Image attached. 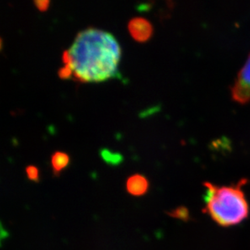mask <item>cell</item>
<instances>
[{
  "instance_id": "cell-1",
  "label": "cell",
  "mask_w": 250,
  "mask_h": 250,
  "mask_svg": "<svg viewBox=\"0 0 250 250\" xmlns=\"http://www.w3.org/2000/svg\"><path fill=\"white\" fill-rule=\"evenodd\" d=\"M69 50L73 56L74 71L78 81H103L115 76L121 50L111 34L87 29L79 34Z\"/></svg>"
},
{
  "instance_id": "cell-2",
  "label": "cell",
  "mask_w": 250,
  "mask_h": 250,
  "mask_svg": "<svg viewBox=\"0 0 250 250\" xmlns=\"http://www.w3.org/2000/svg\"><path fill=\"white\" fill-rule=\"evenodd\" d=\"M244 183L231 187H218L209 182L204 184L206 212L220 226H234L248 216V202L241 189Z\"/></svg>"
},
{
  "instance_id": "cell-3",
  "label": "cell",
  "mask_w": 250,
  "mask_h": 250,
  "mask_svg": "<svg viewBox=\"0 0 250 250\" xmlns=\"http://www.w3.org/2000/svg\"><path fill=\"white\" fill-rule=\"evenodd\" d=\"M231 95L232 98L241 104H245L250 100V55L239 72L231 89Z\"/></svg>"
},
{
  "instance_id": "cell-4",
  "label": "cell",
  "mask_w": 250,
  "mask_h": 250,
  "mask_svg": "<svg viewBox=\"0 0 250 250\" xmlns=\"http://www.w3.org/2000/svg\"><path fill=\"white\" fill-rule=\"evenodd\" d=\"M128 30L136 42H145L153 34V26L147 20L143 17H135L128 23Z\"/></svg>"
},
{
  "instance_id": "cell-5",
  "label": "cell",
  "mask_w": 250,
  "mask_h": 250,
  "mask_svg": "<svg viewBox=\"0 0 250 250\" xmlns=\"http://www.w3.org/2000/svg\"><path fill=\"white\" fill-rule=\"evenodd\" d=\"M148 187V181L143 175H133L128 178L126 182V189L132 195H144L147 191Z\"/></svg>"
},
{
  "instance_id": "cell-6",
  "label": "cell",
  "mask_w": 250,
  "mask_h": 250,
  "mask_svg": "<svg viewBox=\"0 0 250 250\" xmlns=\"http://www.w3.org/2000/svg\"><path fill=\"white\" fill-rule=\"evenodd\" d=\"M69 163L70 156L63 151H55L51 156V166L55 175L60 174V172L68 166Z\"/></svg>"
},
{
  "instance_id": "cell-7",
  "label": "cell",
  "mask_w": 250,
  "mask_h": 250,
  "mask_svg": "<svg viewBox=\"0 0 250 250\" xmlns=\"http://www.w3.org/2000/svg\"><path fill=\"white\" fill-rule=\"evenodd\" d=\"M100 155L103 159V161L110 166H118L123 161V156L122 154L113 152L106 148L102 149L100 151Z\"/></svg>"
},
{
  "instance_id": "cell-8",
  "label": "cell",
  "mask_w": 250,
  "mask_h": 250,
  "mask_svg": "<svg viewBox=\"0 0 250 250\" xmlns=\"http://www.w3.org/2000/svg\"><path fill=\"white\" fill-rule=\"evenodd\" d=\"M27 177L33 182H38L39 181V170L36 166H29L26 167Z\"/></svg>"
},
{
  "instance_id": "cell-9",
  "label": "cell",
  "mask_w": 250,
  "mask_h": 250,
  "mask_svg": "<svg viewBox=\"0 0 250 250\" xmlns=\"http://www.w3.org/2000/svg\"><path fill=\"white\" fill-rule=\"evenodd\" d=\"M73 71L74 69L71 67V66H64L63 67H61V68L59 69V72H58L59 78L62 79V80H69V79H71Z\"/></svg>"
},
{
  "instance_id": "cell-10",
  "label": "cell",
  "mask_w": 250,
  "mask_h": 250,
  "mask_svg": "<svg viewBox=\"0 0 250 250\" xmlns=\"http://www.w3.org/2000/svg\"><path fill=\"white\" fill-rule=\"evenodd\" d=\"M34 4L41 12H45L50 7V1L49 0H37V1H34Z\"/></svg>"
}]
</instances>
